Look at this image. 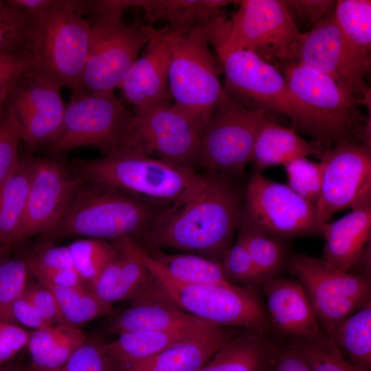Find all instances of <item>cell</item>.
<instances>
[{"instance_id":"obj_1","label":"cell","mask_w":371,"mask_h":371,"mask_svg":"<svg viewBox=\"0 0 371 371\" xmlns=\"http://www.w3.org/2000/svg\"><path fill=\"white\" fill-rule=\"evenodd\" d=\"M211 174L203 192L159 215L143 236L150 248L180 250L221 262L238 227L243 199L235 179Z\"/></svg>"},{"instance_id":"obj_2","label":"cell","mask_w":371,"mask_h":371,"mask_svg":"<svg viewBox=\"0 0 371 371\" xmlns=\"http://www.w3.org/2000/svg\"><path fill=\"white\" fill-rule=\"evenodd\" d=\"M74 174L83 181L126 194L151 205L175 207L195 198L210 183L212 174L120 148L95 159H75Z\"/></svg>"},{"instance_id":"obj_3","label":"cell","mask_w":371,"mask_h":371,"mask_svg":"<svg viewBox=\"0 0 371 371\" xmlns=\"http://www.w3.org/2000/svg\"><path fill=\"white\" fill-rule=\"evenodd\" d=\"M280 69L305 113L307 135L324 150L342 142L371 146L370 117L361 103L330 77L295 62Z\"/></svg>"},{"instance_id":"obj_4","label":"cell","mask_w":371,"mask_h":371,"mask_svg":"<svg viewBox=\"0 0 371 371\" xmlns=\"http://www.w3.org/2000/svg\"><path fill=\"white\" fill-rule=\"evenodd\" d=\"M142 254L164 301L199 319L218 326L273 333L261 285L180 283L170 278L143 247Z\"/></svg>"},{"instance_id":"obj_5","label":"cell","mask_w":371,"mask_h":371,"mask_svg":"<svg viewBox=\"0 0 371 371\" xmlns=\"http://www.w3.org/2000/svg\"><path fill=\"white\" fill-rule=\"evenodd\" d=\"M121 0L90 1V39L82 77L87 93L114 91L153 36V25L130 23L124 19Z\"/></svg>"},{"instance_id":"obj_6","label":"cell","mask_w":371,"mask_h":371,"mask_svg":"<svg viewBox=\"0 0 371 371\" xmlns=\"http://www.w3.org/2000/svg\"><path fill=\"white\" fill-rule=\"evenodd\" d=\"M161 213L153 205L82 181L59 225L50 236L111 240L144 236Z\"/></svg>"},{"instance_id":"obj_7","label":"cell","mask_w":371,"mask_h":371,"mask_svg":"<svg viewBox=\"0 0 371 371\" xmlns=\"http://www.w3.org/2000/svg\"><path fill=\"white\" fill-rule=\"evenodd\" d=\"M91 23L71 8L69 0H54L33 17L30 52L34 69L78 94L86 65Z\"/></svg>"},{"instance_id":"obj_8","label":"cell","mask_w":371,"mask_h":371,"mask_svg":"<svg viewBox=\"0 0 371 371\" xmlns=\"http://www.w3.org/2000/svg\"><path fill=\"white\" fill-rule=\"evenodd\" d=\"M205 27H194L177 40L170 56L168 85L174 105L201 130L212 117L223 95L218 60Z\"/></svg>"},{"instance_id":"obj_9","label":"cell","mask_w":371,"mask_h":371,"mask_svg":"<svg viewBox=\"0 0 371 371\" xmlns=\"http://www.w3.org/2000/svg\"><path fill=\"white\" fill-rule=\"evenodd\" d=\"M238 3V10L228 20L225 38L216 48L218 56L246 49L279 67L294 62L303 33L282 1L243 0Z\"/></svg>"},{"instance_id":"obj_10","label":"cell","mask_w":371,"mask_h":371,"mask_svg":"<svg viewBox=\"0 0 371 371\" xmlns=\"http://www.w3.org/2000/svg\"><path fill=\"white\" fill-rule=\"evenodd\" d=\"M284 271L304 288L324 335L329 336L344 320L371 302V278L339 270L323 258L291 253Z\"/></svg>"},{"instance_id":"obj_11","label":"cell","mask_w":371,"mask_h":371,"mask_svg":"<svg viewBox=\"0 0 371 371\" xmlns=\"http://www.w3.org/2000/svg\"><path fill=\"white\" fill-rule=\"evenodd\" d=\"M218 58L225 74L223 91L229 99L248 109L283 114L294 131L307 135L304 109L278 68L246 49L221 54Z\"/></svg>"},{"instance_id":"obj_12","label":"cell","mask_w":371,"mask_h":371,"mask_svg":"<svg viewBox=\"0 0 371 371\" xmlns=\"http://www.w3.org/2000/svg\"><path fill=\"white\" fill-rule=\"evenodd\" d=\"M133 115L114 91L72 94L60 131L48 149L57 156L91 146L109 155L122 146Z\"/></svg>"},{"instance_id":"obj_13","label":"cell","mask_w":371,"mask_h":371,"mask_svg":"<svg viewBox=\"0 0 371 371\" xmlns=\"http://www.w3.org/2000/svg\"><path fill=\"white\" fill-rule=\"evenodd\" d=\"M267 111L248 109L223 93L215 113L202 130L201 164L210 173L231 178L243 175L251 162L257 134Z\"/></svg>"},{"instance_id":"obj_14","label":"cell","mask_w":371,"mask_h":371,"mask_svg":"<svg viewBox=\"0 0 371 371\" xmlns=\"http://www.w3.org/2000/svg\"><path fill=\"white\" fill-rule=\"evenodd\" d=\"M201 134L173 103L162 102L135 109L120 148L194 170L201 164Z\"/></svg>"},{"instance_id":"obj_15","label":"cell","mask_w":371,"mask_h":371,"mask_svg":"<svg viewBox=\"0 0 371 371\" xmlns=\"http://www.w3.org/2000/svg\"><path fill=\"white\" fill-rule=\"evenodd\" d=\"M241 217L287 240L322 235L323 225L317 220L315 205L288 185L270 180L259 172L247 183Z\"/></svg>"},{"instance_id":"obj_16","label":"cell","mask_w":371,"mask_h":371,"mask_svg":"<svg viewBox=\"0 0 371 371\" xmlns=\"http://www.w3.org/2000/svg\"><path fill=\"white\" fill-rule=\"evenodd\" d=\"M294 62L330 77L362 105L370 108V89L366 83L370 61L348 43L334 15L303 33Z\"/></svg>"},{"instance_id":"obj_17","label":"cell","mask_w":371,"mask_h":371,"mask_svg":"<svg viewBox=\"0 0 371 371\" xmlns=\"http://www.w3.org/2000/svg\"><path fill=\"white\" fill-rule=\"evenodd\" d=\"M319 161L322 183L317 220L328 223L339 211L371 201V148L342 142L324 150Z\"/></svg>"},{"instance_id":"obj_18","label":"cell","mask_w":371,"mask_h":371,"mask_svg":"<svg viewBox=\"0 0 371 371\" xmlns=\"http://www.w3.org/2000/svg\"><path fill=\"white\" fill-rule=\"evenodd\" d=\"M60 89L36 69L21 74L10 88L5 103L21 124L22 141L30 153L48 146L60 131L66 106Z\"/></svg>"},{"instance_id":"obj_19","label":"cell","mask_w":371,"mask_h":371,"mask_svg":"<svg viewBox=\"0 0 371 371\" xmlns=\"http://www.w3.org/2000/svg\"><path fill=\"white\" fill-rule=\"evenodd\" d=\"M82 181L56 160L32 157L29 192L16 243L37 234L50 236Z\"/></svg>"},{"instance_id":"obj_20","label":"cell","mask_w":371,"mask_h":371,"mask_svg":"<svg viewBox=\"0 0 371 371\" xmlns=\"http://www.w3.org/2000/svg\"><path fill=\"white\" fill-rule=\"evenodd\" d=\"M118 256L87 285L102 302L113 303L131 300L162 301L156 282L142 254V246L134 238L123 236L112 240Z\"/></svg>"},{"instance_id":"obj_21","label":"cell","mask_w":371,"mask_h":371,"mask_svg":"<svg viewBox=\"0 0 371 371\" xmlns=\"http://www.w3.org/2000/svg\"><path fill=\"white\" fill-rule=\"evenodd\" d=\"M186 32L164 27L155 33L119 88L135 109L171 102L168 85L170 56L177 38Z\"/></svg>"},{"instance_id":"obj_22","label":"cell","mask_w":371,"mask_h":371,"mask_svg":"<svg viewBox=\"0 0 371 371\" xmlns=\"http://www.w3.org/2000/svg\"><path fill=\"white\" fill-rule=\"evenodd\" d=\"M261 293L271 328L281 340L296 342L322 335L309 297L296 278L267 280Z\"/></svg>"},{"instance_id":"obj_23","label":"cell","mask_w":371,"mask_h":371,"mask_svg":"<svg viewBox=\"0 0 371 371\" xmlns=\"http://www.w3.org/2000/svg\"><path fill=\"white\" fill-rule=\"evenodd\" d=\"M242 330L216 326L144 360L118 364L120 371H199L217 350Z\"/></svg>"},{"instance_id":"obj_24","label":"cell","mask_w":371,"mask_h":371,"mask_svg":"<svg viewBox=\"0 0 371 371\" xmlns=\"http://www.w3.org/2000/svg\"><path fill=\"white\" fill-rule=\"evenodd\" d=\"M322 236L325 240L322 258L335 268L350 272L370 243L371 201L324 224Z\"/></svg>"},{"instance_id":"obj_25","label":"cell","mask_w":371,"mask_h":371,"mask_svg":"<svg viewBox=\"0 0 371 371\" xmlns=\"http://www.w3.org/2000/svg\"><path fill=\"white\" fill-rule=\"evenodd\" d=\"M282 341L271 332L243 329L199 371H272Z\"/></svg>"},{"instance_id":"obj_26","label":"cell","mask_w":371,"mask_h":371,"mask_svg":"<svg viewBox=\"0 0 371 371\" xmlns=\"http://www.w3.org/2000/svg\"><path fill=\"white\" fill-rule=\"evenodd\" d=\"M212 324L186 313L170 302L143 301L133 303L121 313L110 324L106 331L110 335H120L140 331L201 328Z\"/></svg>"},{"instance_id":"obj_27","label":"cell","mask_w":371,"mask_h":371,"mask_svg":"<svg viewBox=\"0 0 371 371\" xmlns=\"http://www.w3.org/2000/svg\"><path fill=\"white\" fill-rule=\"evenodd\" d=\"M236 2L227 0H128L130 8H139L152 25L165 22L170 29L188 32L207 27L223 16V8Z\"/></svg>"},{"instance_id":"obj_28","label":"cell","mask_w":371,"mask_h":371,"mask_svg":"<svg viewBox=\"0 0 371 371\" xmlns=\"http://www.w3.org/2000/svg\"><path fill=\"white\" fill-rule=\"evenodd\" d=\"M324 150L308 142L293 128L269 119L260 128L254 143L251 162L258 170L284 165L300 157L313 155L320 158Z\"/></svg>"},{"instance_id":"obj_29","label":"cell","mask_w":371,"mask_h":371,"mask_svg":"<svg viewBox=\"0 0 371 371\" xmlns=\"http://www.w3.org/2000/svg\"><path fill=\"white\" fill-rule=\"evenodd\" d=\"M87 337L77 326H51L30 333L27 344L32 371H60Z\"/></svg>"},{"instance_id":"obj_30","label":"cell","mask_w":371,"mask_h":371,"mask_svg":"<svg viewBox=\"0 0 371 371\" xmlns=\"http://www.w3.org/2000/svg\"><path fill=\"white\" fill-rule=\"evenodd\" d=\"M216 326L124 333L112 341L104 343V347L119 365H126L148 359L182 340L205 333Z\"/></svg>"},{"instance_id":"obj_31","label":"cell","mask_w":371,"mask_h":371,"mask_svg":"<svg viewBox=\"0 0 371 371\" xmlns=\"http://www.w3.org/2000/svg\"><path fill=\"white\" fill-rule=\"evenodd\" d=\"M32 159H20L12 173L0 186V245L16 243L29 192Z\"/></svg>"},{"instance_id":"obj_32","label":"cell","mask_w":371,"mask_h":371,"mask_svg":"<svg viewBox=\"0 0 371 371\" xmlns=\"http://www.w3.org/2000/svg\"><path fill=\"white\" fill-rule=\"evenodd\" d=\"M238 236L245 244L264 280L284 271L290 247L286 238L269 233L240 218Z\"/></svg>"},{"instance_id":"obj_33","label":"cell","mask_w":371,"mask_h":371,"mask_svg":"<svg viewBox=\"0 0 371 371\" xmlns=\"http://www.w3.org/2000/svg\"><path fill=\"white\" fill-rule=\"evenodd\" d=\"M327 337L358 371H371V302L355 311Z\"/></svg>"},{"instance_id":"obj_34","label":"cell","mask_w":371,"mask_h":371,"mask_svg":"<svg viewBox=\"0 0 371 371\" xmlns=\"http://www.w3.org/2000/svg\"><path fill=\"white\" fill-rule=\"evenodd\" d=\"M148 253L166 273L178 282L188 284L230 283L221 263L210 258L188 253L168 254L158 250Z\"/></svg>"},{"instance_id":"obj_35","label":"cell","mask_w":371,"mask_h":371,"mask_svg":"<svg viewBox=\"0 0 371 371\" xmlns=\"http://www.w3.org/2000/svg\"><path fill=\"white\" fill-rule=\"evenodd\" d=\"M40 284L48 288L53 293L65 324L78 327L107 315L112 311V306L100 301L85 284L71 287Z\"/></svg>"},{"instance_id":"obj_36","label":"cell","mask_w":371,"mask_h":371,"mask_svg":"<svg viewBox=\"0 0 371 371\" xmlns=\"http://www.w3.org/2000/svg\"><path fill=\"white\" fill-rule=\"evenodd\" d=\"M334 19L348 43L363 58L370 61L371 1H336Z\"/></svg>"},{"instance_id":"obj_37","label":"cell","mask_w":371,"mask_h":371,"mask_svg":"<svg viewBox=\"0 0 371 371\" xmlns=\"http://www.w3.org/2000/svg\"><path fill=\"white\" fill-rule=\"evenodd\" d=\"M33 17L0 0V56L25 55L30 52Z\"/></svg>"},{"instance_id":"obj_38","label":"cell","mask_w":371,"mask_h":371,"mask_svg":"<svg viewBox=\"0 0 371 371\" xmlns=\"http://www.w3.org/2000/svg\"><path fill=\"white\" fill-rule=\"evenodd\" d=\"M74 268L85 284L93 281L103 269L118 256L113 243L87 238L67 245Z\"/></svg>"},{"instance_id":"obj_39","label":"cell","mask_w":371,"mask_h":371,"mask_svg":"<svg viewBox=\"0 0 371 371\" xmlns=\"http://www.w3.org/2000/svg\"><path fill=\"white\" fill-rule=\"evenodd\" d=\"M291 344L305 361L311 371H358L339 351L333 341L321 335Z\"/></svg>"},{"instance_id":"obj_40","label":"cell","mask_w":371,"mask_h":371,"mask_svg":"<svg viewBox=\"0 0 371 371\" xmlns=\"http://www.w3.org/2000/svg\"><path fill=\"white\" fill-rule=\"evenodd\" d=\"M29 273L24 260L0 262V322L14 324L12 308L25 290Z\"/></svg>"},{"instance_id":"obj_41","label":"cell","mask_w":371,"mask_h":371,"mask_svg":"<svg viewBox=\"0 0 371 371\" xmlns=\"http://www.w3.org/2000/svg\"><path fill=\"white\" fill-rule=\"evenodd\" d=\"M221 265L227 280L235 285L260 286L265 282L247 247L238 237L225 252Z\"/></svg>"},{"instance_id":"obj_42","label":"cell","mask_w":371,"mask_h":371,"mask_svg":"<svg viewBox=\"0 0 371 371\" xmlns=\"http://www.w3.org/2000/svg\"><path fill=\"white\" fill-rule=\"evenodd\" d=\"M284 167L288 186L300 196L316 206L322 183L319 163L307 157H300L287 162Z\"/></svg>"},{"instance_id":"obj_43","label":"cell","mask_w":371,"mask_h":371,"mask_svg":"<svg viewBox=\"0 0 371 371\" xmlns=\"http://www.w3.org/2000/svg\"><path fill=\"white\" fill-rule=\"evenodd\" d=\"M21 141V124L12 109L5 103L0 120V186L19 162V147Z\"/></svg>"},{"instance_id":"obj_44","label":"cell","mask_w":371,"mask_h":371,"mask_svg":"<svg viewBox=\"0 0 371 371\" xmlns=\"http://www.w3.org/2000/svg\"><path fill=\"white\" fill-rule=\"evenodd\" d=\"M60 371H120L104 343L87 340L72 354Z\"/></svg>"},{"instance_id":"obj_45","label":"cell","mask_w":371,"mask_h":371,"mask_svg":"<svg viewBox=\"0 0 371 371\" xmlns=\"http://www.w3.org/2000/svg\"><path fill=\"white\" fill-rule=\"evenodd\" d=\"M282 2L293 20L297 18L311 27L334 15L336 5V1L333 0H286Z\"/></svg>"},{"instance_id":"obj_46","label":"cell","mask_w":371,"mask_h":371,"mask_svg":"<svg viewBox=\"0 0 371 371\" xmlns=\"http://www.w3.org/2000/svg\"><path fill=\"white\" fill-rule=\"evenodd\" d=\"M23 297L51 326L65 324L56 300L46 286L39 282L30 286L27 285Z\"/></svg>"},{"instance_id":"obj_47","label":"cell","mask_w":371,"mask_h":371,"mask_svg":"<svg viewBox=\"0 0 371 371\" xmlns=\"http://www.w3.org/2000/svg\"><path fill=\"white\" fill-rule=\"evenodd\" d=\"M24 261L29 269L55 270L74 268L67 246H46L27 256Z\"/></svg>"},{"instance_id":"obj_48","label":"cell","mask_w":371,"mask_h":371,"mask_svg":"<svg viewBox=\"0 0 371 371\" xmlns=\"http://www.w3.org/2000/svg\"><path fill=\"white\" fill-rule=\"evenodd\" d=\"M30 333L15 324L0 322V363L13 357L27 346Z\"/></svg>"},{"instance_id":"obj_49","label":"cell","mask_w":371,"mask_h":371,"mask_svg":"<svg viewBox=\"0 0 371 371\" xmlns=\"http://www.w3.org/2000/svg\"><path fill=\"white\" fill-rule=\"evenodd\" d=\"M31 69H34L31 56H0V91L10 87L21 74Z\"/></svg>"},{"instance_id":"obj_50","label":"cell","mask_w":371,"mask_h":371,"mask_svg":"<svg viewBox=\"0 0 371 371\" xmlns=\"http://www.w3.org/2000/svg\"><path fill=\"white\" fill-rule=\"evenodd\" d=\"M28 270L40 283L59 287H71L85 284L74 268L55 270L28 269Z\"/></svg>"},{"instance_id":"obj_51","label":"cell","mask_w":371,"mask_h":371,"mask_svg":"<svg viewBox=\"0 0 371 371\" xmlns=\"http://www.w3.org/2000/svg\"><path fill=\"white\" fill-rule=\"evenodd\" d=\"M12 316L14 324L20 323L34 330L51 326L23 295L13 304Z\"/></svg>"},{"instance_id":"obj_52","label":"cell","mask_w":371,"mask_h":371,"mask_svg":"<svg viewBox=\"0 0 371 371\" xmlns=\"http://www.w3.org/2000/svg\"><path fill=\"white\" fill-rule=\"evenodd\" d=\"M272 371H311L297 351L282 341Z\"/></svg>"},{"instance_id":"obj_53","label":"cell","mask_w":371,"mask_h":371,"mask_svg":"<svg viewBox=\"0 0 371 371\" xmlns=\"http://www.w3.org/2000/svg\"><path fill=\"white\" fill-rule=\"evenodd\" d=\"M8 1L34 17L48 9L54 3V0H8Z\"/></svg>"},{"instance_id":"obj_54","label":"cell","mask_w":371,"mask_h":371,"mask_svg":"<svg viewBox=\"0 0 371 371\" xmlns=\"http://www.w3.org/2000/svg\"><path fill=\"white\" fill-rule=\"evenodd\" d=\"M10 87H7L0 91V120L4 112L6 99H7V96H8Z\"/></svg>"},{"instance_id":"obj_55","label":"cell","mask_w":371,"mask_h":371,"mask_svg":"<svg viewBox=\"0 0 371 371\" xmlns=\"http://www.w3.org/2000/svg\"><path fill=\"white\" fill-rule=\"evenodd\" d=\"M0 371H8V370H5V369L0 368Z\"/></svg>"}]
</instances>
